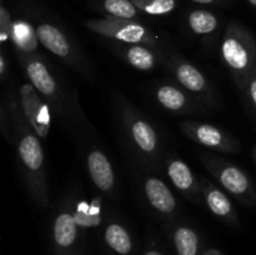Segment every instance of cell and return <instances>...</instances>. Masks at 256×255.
<instances>
[{
	"instance_id": "1",
	"label": "cell",
	"mask_w": 256,
	"mask_h": 255,
	"mask_svg": "<svg viewBox=\"0 0 256 255\" xmlns=\"http://www.w3.org/2000/svg\"><path fill=\"white\" fill-rule=\"evenodd\" d=\"M12 118L15 124V139L19 159L22 165L28 186L32 192L35 202L39 206L48 205V189L45 180L44 152L38 135L25 120L22 112H19L18 105L12 102Z\"/></svg>"
},
{
	"instance_id": "2",
	"label": "cell",
	"mask_w": 256,
	"mask_h": 255,
	"mask_svg": "<svg viewBox=\"0 0 256 255\" xmlns=\"http://www.w3.org/2000/svg\"><path fill=\"white\" fill-rule=\"evenodd\" d=\"M220 54L235 84L242 92L256 68L255 36L245 25L232 20L222 35Z\"/></svg>"
},
{
	"instance_id": "3",
	"label": "cell",
	"mask_w": 256,
	"mask_h": 255,
	"mask_svg": "<svg viewBox=\"0 0 256 255\" xmlns=\"http://www.w3.org/2000/svg\"><path fill=\"white\" fill-rule=\"evenodd\" d=\"M202 162L222 188L244 205H256V188L246 172L226 160L202 155Z\"/></svg>"
},
{
	"instance_id": "4",
	"label": "cell",
	"mask_w": 256,
	"mask_h": 255,
	"mask_svg": "<svg viewBox=\"0 0 256 255\" xmlns=\"http://www.w3.org/2000/svg\"><path fill=\"white\" fill-rule=\"evenodd\" d=\"M85 26L100 36L125 44H145L149 46H156L159 42V38L154 32L134 20L105 16L102 19L88 20Z\"/></svg>"
},
{
	"instance_id": "5",
	"label": "cell",
	"mask_w": 256,
	"mask_h": 255,
	"mask_svg": "<svg viewBox=\"0 0 256 255\" xmlns=\"http://www.w3.org/2000/svg\"><path fill=\"white\" fill-rule=\"evenodd\" d=\"M180 130L198 144L220 152H240V142L232 135L214 125L196 122H182Z\"/></svg>"
},
{
	"instance_id": "6",
	"label": "cell",
	"mask_w": 256,
	"mask_h": 255,
	"mask_svg": "<svg viewBox=\"0 0 256 255\" xmlns=\"http://www.w3.org/2000/svg\"><path fill=\"white\" fill-rule=\"evenodd\" d=\"M122 122L138 152L146 159H155L159 150V139L154 126L129 105L122 106Z\"/></svg>"
},
{
	"instance_id": "7",
	"label": "cell",
	"mask_w": 256,
	"mask_h": 255,
	"mask_svg": "<svg viewBox=\"0 0 256 255\" xmlns=\"http://www.w3.org/2000/svg\"><path fill=\"white\" fill-rule=\"evenodd\" d=\"M19 100L26 122L38 136L45 139L49 135L52 125L49 106L42 98L39 96L32 82H25L19 88Z\"/></svg>"
},
{
	"instance_id": "8",
	"label": "cell",
	"mask_w": 256,
	"mask_h": 255,
	"mask_svg": "<svg viewBox=\"0 0 256 255\" xmlns=\"http://www.w3.org/2000/svg\"><path fill=\"white\" fill-rule=\"evenodd\" d=\"M22 64L30 82L34 85L38 92H40V95L52 105H56L58 110H60L64 102L62 92L46 64L36 55L24 56Z\"/></svg>"
},
{
	"instance_id": "9",
	"label": "cell",
	"mask_w": 256,
	"mask_h": 255,
	"mask_svg": "<svg viewBox=\"0 0 256 255\" xmlns=\"http://www.w3.org/2000/svg\"><path fill=\"white\" fill-rule=\"evenodd\" d=\"M35 32L40 44L55 56L60 58L68 64L75 65L79 62L72 42L60 28L55 26L52 22H42L35 26Z\"/></svg>"
},
{
	"instance_id": "10",
	"label": "cell",
	"mask_w": 256,
	"mask_h": 255,
	"mask_svg": "<svg viewBox=\"0 0 256 255\" xmlns=\"http://www.w3.org/2000/svg\"><path fill=\"white\" fill-rule=\"evenodd\" d=\"M79 224L74 212L62 210L52 224V244L56 255H76Z\"/></svg>"
},
{
	"instance_id": "11",
	"label": "cell",
	"mask_w": 256,
	"mask_h": 255,
	"mask_svg": "<svg viewBox=\"0 0 256 255\" xmlns=\"http://www.w3.org/2000/svg\"><path fill=\"white\" fill-rule=\"evenodd\" d=\"M166 172L174 186L188 199L192 202H199L202 186L198 182L196 178L192 174V169L176 156H168L165 159Z\"/></svg>"
},
{
	"instance_id": "12",
	"label": "cell",
	"mask_w": 256,
	"mask_h": 255,
	"mask_svg": "<svg viewBox=\"0 0 256 255\" xmlns=\"http://www.w3.org/2000/svg\"><path fill=\"white\" fill-rule=\"evenodd\" d=\"M202 192L210 212L228 224H238V214L232 200L220 188L208 179H202Z\"/></svg>"
},
{
	"instance_id": "13",
	"label": "cell",
	"mask_w": 256,
	"mask_h": 255,
	"mask_svg": "<svg viewBox=\"0 0 256 255\" xmlns=\"http://www.w3.org/2000/svg\"><path fill=\"white\" fill-rule=\"evenodd\" d=\"M170 68L178 82L188 92L200 95L212 94V86L209 82L196 66L176 56L172 60Z\"/></svg>"
},
{
	"instance_id": "14",
	"label": "cell",
	"mask_w": 256,
	"mask_h": 255,
	"mask_svg": "<svg viewBox=\"0 0 256 255\" xmlns=\"http://www.w3.org/2000/svg\"><path fill=\"white\" fill-rule=\"evenodd\" d=\"M88 170L95 186L100 192L109 194L114 190L115 175L112 162L102 150H92L86 158Z\"/></svg>"
},
{
	"instance_id": "15",
	"label": "cell",
	"mask_w": 256,
	"mask_h": 255,
	"mask_svg": "<svg viewBox=\"0 0 256 255\" xmlns=\"http://www.w3.org/2000/svg\"><path fill=\"white\" fill-rule=\"evenodd\" d=\"M144 192L149 204L159 214L165 215V216L174 214L176 210V200L172 190L162 179L155 176L148 178L145 180Z\"/></svg>"
},
{
	"instance_id": "16",
	"label": "cell",
	"mask_w": 256,
	"mask_h": 255,
	"mask_svg": "<svg viewBox=\"0 0 256 255\" xmlns=\"http://www.w3.org/2000/svg\"><path fill=\"white\" fill-rule=\"evenodd\" d=\"M156 100L162 108L172 112L186 114L192 112V102L186 94L174 85H160L158 86Z\"/></svg>"
},
{
	"instance_id": "17",
	"label": "cell",
	"mask_w": 256,
	"mask_h": 255,
	"mask_svg": "<svg viewBox=\"0 0 256 255\" xmlns=\"http://www.w3.org/2000/svg\"><path fill=\"white\" fill-rule=\"evenodd\" d=\"M120 48L122 58L135 69L152 70L156 65L158 56L152 49V46L145 44H126Z\"/></svg>"
},
{
	"instance_id": "18",
	"label": "cell",
	"mask_w": 256,
	"mask_h": 255,
	"mask_svg": "<svg viewBox=\"0 0 256 255\" xmlns=\"http://www.w3.org/2000/svg\"><path fill=\"white\" fill-rule=\"evenodd\" d=\"M94 4L95 9L108 18L138 22L142 15V12L135 6L132 0H98Z\"/></svg>"
},
{
	"instance_id": "19",
	"label": "cell",
	"mask_w": 256,
	"mask_h": 255,
	"mask_svg": "<svg viewBox=\"0 0 256 255\" xmlns=\"http://www.w3.org/2000/svg\"><path fill=\"white\" fill-rule=\"evenodd\" d=\"M175 250L178 255H200V240L192 228L179 225L172 234Z\"/></svg>"
},
{
	"instance_id": "20",
	"label": "cell",
	"mask_w": 256,
	"mask_h": 255,
	"mask_svg": "<svg viewBox=\"0 0 256 255\" xmlns=\"http://www.w3.org/2000/svg\"><path fill=\"white\" fill-rule=\"evenodd\" d=\"M105 242L108 246L119 255H128L132 250V240L128 230L122 225L112 222L105 228Z\"/></svg>"
},
{
	"instance_id": "21",
	"label": "cell",
	"mask_w": 256,
	"mask_h": 255,
	"mask_svg": "<svg viewBox=\"0 0 256 255\" xmlns=\"http://www.w3.org/2000/svg\"><path fill=\"white\" fill-rule=\"evenodd\" d=\"M190 30L198 35L212 34L219 28V19L212 12L202 9L192 10L186 16Z\"/></svg>"
},
{
	"instance_id": "22",
	"label": "cell",
	"mask_w": 256,
	"mask_h": 255,
	"mask_svg": "<svg viewBox=\"0 0 256 255\" xmlns=\"http://www.w3.org/2000/svg\"><path fill=\"white\" fill-rule=\"evenodd\" d=\"M12 40L16 44L18 48H22L26 52H32L38 46V36L35 32V28H32L29 22H15L12 25Z\"/></svg>"
},
{
	"instance_id": "23",
	"label": "cell",
	"mask_w": 256,
	"mask_h": 255,
	"mask_svg": "<svg viewBox=\"0 0 256 255\" xmlns=\"http://www.w3.org/2000/svg\"><path fill=\"white\" fill-rule=\"evenodd\" d=\"M135 6L144 14L168 15L178 6V0H132Z\"/></svg>"
},
{
	"instance_id": "24",
	"label": "cell",
	"mask_w": 256,
	"mask_h": 255,
	"mask_svg": "<svg viewBox=\"0 0 256 255\" xmlns=\"http://www.w3.org/2000/svg\"><path fill=\"white\" fill-rule=\"evenodd\" d=\"M12 25L14 22L10 16V12H8L5 5L2 4L0 5V40L2 44H5L8 40H12Z\"/></svg>"
},
{
	"instance_id": "25",
	"label": "cell",
	"mask_w": 256,
	"mask_h": 255,
	"mask_svg": "<svg viewBox=\"0 0 256 255\" xmlns=\"http://www.w3.org/2000/svg\"><path fill=\"white\" fill-rule=\"evenodd\" d=\"M242 92H244L245 95V100H246L248 102V106L250 108L252 115L256 118V68L254 72H252V75H250L249 80H248Z\"/></svg>"
},
{
	"instance_id": "26",
	"label": "cell",
	"mask_w": 256,
	"mask_h": 255,
	"mask_svg": "<svg viewBox=\"0 0 256 255\" xmlns=\"http://www.w3.org/2000/svg\"><path fill=\"white\" fill-rule=\"evenodd\" d=\"M192 2H196L200 5H224L228 0H190Z\"/></svg>"
},
{
	"instance_id": "27",
	"label": "cell",
	"mask_w": 256,
	"mask_h": 255,
	"mask_svg": "<svg viewBox=\"0 0 256 255\" xmlns=\"http://www.w3.org/2000/svg\"><path fill=\"white\" fill-rule=\"evenodd\" d=\"M5 74H6V62H5L4 52H2L0 55V75L2 79H5Z\"/></svg>"
},
{
	"instance_id": "28",
	"label": "cell",
	"mask_w": 256,
	"mask_h": 255,
	"mask_svg": "<svg viewBox=\"0 0 256 255\" xmlns=\"http://www.w3.org/2000/svg\"><path fill=\"white\" fill-rule=\"evenodd\" d=\"M202 255H224V254L216 249H209V250H206V252H205Z\"/></svg>"
},
{
	"instance_id": "29",
	"label": "cell",
	"mask_w": 256,
	"mask_h": 255,
	"mask_svg": "<svg viewBox=\"0 0 256 255\" xmlns=\"http://www.w3.org/2000/svg\"><path fill=\"white\" fill-rule=\"evenodd\" d=\"M144 255H162V254L160 252H158V250H148Z\"/></svg>"
},
{
	"instance_id": "30",
	"label": "cell",
	"mask_w": 256,
	"mask_h": 255,
	"mask_svg": "<svg viewBox=\"0 0 256 255\" xmlns=\"http://www.w3.org/2000/svg\"><path fill=\"white\" fill-rule=\"evenodd\" d=\"M248 2H249L254 9H256V0H248Z\"/></svg>"
},
{
	"instance_id": "31",
	"label": "cell",
	"mask_w": 256,
	"mask_h": 255,
	"mask_svg": "<svg viewBox=\"0 0 256 255\" xmlns=\"http://www.w3.org/2000/svg\"><path fill=\"white\" fill-rule=\"evenodd\" d=\"M254 160H255V162H256V145H255V149H254Z\"/></svg>"
}]
</instances>
